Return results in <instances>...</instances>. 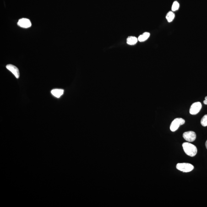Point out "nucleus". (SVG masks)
Returning <instances> with one entry per match:
<instances>
[{
  "instance_id": "1",
  "label": "nucleus",
  "mask_w": 207,
  "mask_h": 207,
  "mask_svg": "<svg viewBox=\"0 0 207 207\" xmlns=\"http://www.w3.org/2000/svg\"><path fill=\"white\" fill-rule=\"evenodd\" d=\"M182 147L185 152L188 156L193 157L196 155L197 148L194 145L189 143L185 142L182 144Z\"/></svg>"
},
{
  "instance_id": "2",
  "label": "nucleus",
  "mask_w": 207,
  "mask_h": 207,
  "mask_svg": "<svg viewBox=\"0 0 207 207\" xmlns=\"http://www.w3.org/2000/svg\"><path fill=\"white\" fill-rule=\"evenodd\" d=\"M176 168L183 172H189L194 169V166L192 164L188 163H178Z\"/></svg>"
},
{
  "instance_id": "3",
  "label": "nucleus",
  "mask_w": 207,
  "mask_h": 207,
  "mask_svg": "<svg viewBox=\"0 0 207 207\" xmlns=\"http://www.w3.org/2000/svg\"><path fill=\"white\" fill-rule=\"evenodd\" d=\"M185 123V120L181 118H176L171 122L170 126V130L175 132L178 129L180 126Z\"/></svg>"
},
{
  "instance_id": "4",
  "label": "nucleus",
  "mask_w": 207,
  "mask_h": 207,
  "mask_svg": "<svg viewBox=\"0 0 207 207\" xmlns=\"http://www.w3.org/2000/svg\"><path fill=\"white\" fill-rule=\"evenodd\" d=\"M202 108V105L199 102L194 103L191 106L189 113L192 115H196L200 112Z\"/></svg>"
},
{
  "instance_id": "5",
  "label": "nucleus",
  "mask_w": 207,
  "mask_h": 207,
  "mask_svg": "<svg viewBox=\"0 0 207 207\" xmlns=\"http://www.w3.org/2000/svg\"><path fill=\"white\" fill-rule=\"evenodd\" d=\"M183 138L187 141L192 142L195 140L196 135L195 132L190 131L184 132L183 134Z\"/></svg>"
},
{
  "instance_id": "6",
  "label": "nucleus",
  "mask_w": 207,
  "mask_h": 207,
  "mask_svg": "<svg viewBox=\"0 0 207 207\" xmlns=\"http://www.w3.org/2000/svg\"><path fill=\"white\" fill-rule=\"evenodd\" d=\"M18 25L21 27L28 28L31 26L32 24L30 20L26 18H22L19 20Z\"/></svg>"
},
{
  "instance_id": "7",
  "label": "nucleus",
  "mask_w": 207,
  "mask_h": 207,
  "mask_svg": "<svg viewBox=\"0 0 207 207\" xmlns=\"http://www.w3.org/2000/svg\"><path fill=\"white\" fill-rule=\"evenodd\" d=\"M7 69L11 72L17 78H19L20 76L19 71L18 68L15 66L8 64L6 66Z\"/></svg>"
},
{
  "instance_id": "8",
  "label": "nucleus",
  "mask_w": 207,
  "mask_h": 207,
  "mask_svg": "<svg viewBox=\"0 0 207 207\" xmlns=\"http://www.w3.org/2000/svg\"><path fill=\"white\" fill-rule=\"evenodd\" d=\"M51 93L55 97L59 98L63 95L64 90L61 89H54L51 91Z\"/></svg>"
},
{
  "instance_id": "9",
  "label": "nucleus",
  "mask_w": 207,
  "mask_h": 207,
  "mask_svg": "<svg viewBox=\"0 0 207 207\" xmlns=\"http://www.w3.org/2000/svg\"><path fill=\"white\" fill-rule=\"evenodd\" d=\"M138 39L134 36H129L127 39V43L128 45H133L137 43Z\"/></svg>"
},
{
  "instance_id": "10",
  "label": "nucleus",
  "mask_w": 207,
  "mask_h": 207,
  "mask_svg": "<svg viewBox=\"0 0 207 207\" xmlns=\"http://www.w3.org/2000/svg\"><path fill=\"white\" fill-rule=\"evenodd\" d=\"M150 36V33L145 32L142 35H140L138 38V41L140 42H142L146 40Z\"/></svg>"
},
{
  "instance_id": "11",
  "label": "nucleus",
  "mask_w": 207,
  "mask_h": 207,
  "mask_svg": "<svg viewBox=\"0 0 207 207\" xmlns=\"http://www.w3.org/2000/svg\"><path fill=\"white\" fill-rule=\"evenodd\" d=\"M175 15L174 13L173 12L170 11L167 13L166 16V19H167L168 21L169 22H172L174 19Z\"/></svg>"
},
{
  "instance_id": "12",
  "label": "nucleus",
  "mask_w": 207,
  "mask_h": 207,
  "mask_svg": "<svg viewBox=\"0 0 207 207\" xmlns=\"http://www.w3.org/2000/svg\"><path fill=\"white\" fill-rule=\"evenodd\" d=\"M201 124L204 127L207 126V114L204 115L201 119Z\"/></svg>"
},
{
  "instance_id": "13",
  "label": "nucleus",
  "mask_w": 207,
  "mask_h": 207,
  "mask_svg": "<svg viewBox=\"0 0 207 207\" xmlns=\"http://www.w3.org/2000/svg\"><path fill=\"white\" fill-rule=\"evenodd\" d=\"M180 5L178 2H177V1H175L173 2V4L172 8V11H175L178 10L179 8Z\"/></svg>"
},
{
  "instance_id": "14",
  "label": "nucleus",
  "mask_w": 207,
  "mask_h": 207,
  "mask_svg": "<svg viewBox=\"0 0 207 207\" xmlns=\"http://www.w3.org/2000/svg\"><path fill=\"white\" fill-rule=\"evenodd\" d=\"M203 103L205 105H207V96L205 98V100L203 101Z\"/></svg>"
},
{
  "instance_id": "15",
  "label": "nucleus",
  "mask_w": 207,
  "mask_h": 207,
  "mask_svg": "<svg viewBox=\"0 0 207 207\" xmlns=\"http://www.w3.org/2000/svg\"><path fill=\"white\" fill-rule=\"evenodd\" d=\"M205 145H206V149H207V140L206 142Z\"/></svg>"
}]
</instances>
